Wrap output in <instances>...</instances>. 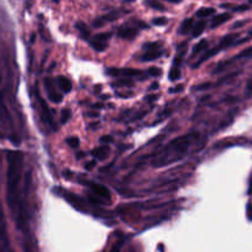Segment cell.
Masks as SVG:
<instances>
[{"instance_id":"1","label":"cell","mask_w":252,"mask_h":252,"mask_svg":"<svg viewBox=\"0 0 252 252\" xmlns=\"http://www.w3.org/2000/svg\"><path fill=\"white\" fill-rule=\"evenodd\" d=\"M24 156L19 151H10L8 156V183H6V200L15 219L16 226L24 229L26 222L25 207L20 192V182L23 176Z\"/></svg>"},{"instance_id":"2","label":"cell","mask_w":252,"mask_h":252,"mask_svg":"<svg viewBox=\"0 0 252 252\" xmlns=\"http://www.w3.org/2000/svg\"><path fill=\"white\" fill-rule=\"evenodd\" d=\"M197 136L198 134H188L183 135V136L181 137H177L176 140H173V141L168 145L167 150L164 151L163 156H161L158 159L154 161V164H156V166H164V164H167L168 157H171V158H169V163L179 159L182 157V155H184L188 151L189 146H190L192 142L197 139Z\"/></svg>"},{"instance_id":"3","label":"cell","mask_w":252,"mask_h":252,"mask_svg":"<svg viewBox=\"0 0 252 252\" xmlns=\"http://www.w3.org/2000/svg\"><path fill=\"white\" fill-rule=\"evenodd\" d=\"M0 245L4 250H9V237H8V230H6V220L5 215H4L3 207L0 203Z\"/></svg>"},{"instance_id":"4","label":"cell","mask_w":252,"mask_h":252,"mask_svg":"<svg viewBox=\"0 0 252 252\" xmlns=\"http://www.w3.org/2000/svg\"><path fill=\"white\" fill-rule=\"evenodd\" d=\"M37 98H38V103H40V109H41V115H42V120L50 126L51 129L56 130V126H55V121H53L52 118V114H51V110L48 109L47 104L46 101L43 100L42 96L40 94H37Z\"/></svg>"},{"instance_id":"5","label":"cell","mask_w":252,"mask_h":252,"mask_svg":"<svg viewBox=\"0 0 252 252\" xmlns=\"http://www.w3.org/2000/svg\"><path fill=\"white\" fill-rule=\"evenodd\" d=\"M110 32L99 33V35H96L95 37H94V40L91 42L92 47L95 51H98V52H103V51L108 47V40L110 38Z\"/></svg>"},{"instance_id":"6","label":"cell","mask_w":252,"mask_h":252,"mask_svg":"<svg viewBox=\"0 0 252 252\" xmlns=\"http://www.w3.org/2000/svg\"><path fill=\"white\" fill-rule=\"evenodd\" d=\"M86 184H89V188L92 189V192L94 193V195H96L99 198H103V199H110V192L104 186L93 183V182H87Z\"/></svg>"},{"instance_id":"7","label":"cell","mask_w":252,"mask_h":252,"mask_svg":"<svg viewBox=\"0 0 252 252\" xmlns=\"http://www.w3.org/2000/svg\"><path fill=\"white\" fill-rule=\"evenodd\" d=\"M45 86H46V91H47L48 98H50L52 101H55V103H61V101H62V96H61V94L58 93L57 89H56L52 79L51 78L46 79Z\"/></svg>"},{"instance_id":"8","label":"cell","mask_w":252,"mask_h":252,"mask_svg":"<svg viewBox=\"0 0 252 252\" xmlns=\"http://www.w3.org/2000/svg\"><path fill=\"white\" fill-rule=\"evenodd\" d=\"M109 74L114 77H123V78H132V77L141 76V72L136 69H109Z\"/></svg>"},{"instance_id":"9","label":"cell","mask_w":252,"mask_h":252,"mask_svg":"<svg viewBox=\"0 0 252 252\" xmlns=\"http://www.w3.org/2000/svg\"><path fill=\"white\" fill-rule=\"evenodd\" d=\"M57 86L63 93H69L72 91V82L64 76H60L57 78Z\"/></svg>"},{"instance_id":"10","label":"cell","mask_w":252,"mask_h":252,"mask_svg":"<svg viewBox=\"0 0 252 252\" xmlns=\"http://www.w3.org/2000/svg\"><path fill=\"white\" fill-rule=\"evenodd\" d=\"M118 33L121 38H129V40H131V38H134L137 35V30L134 28H129V26H124V28L119 30Z\"/></svg>"},{"instance_id":"11","label":"cell","mask_w":252,"mask_h":252,"mask_svg":"<svg viewBox=\"0 0 252 252\" xmlns=\"http://www.w3.org/2000/svg\"><path fill=\"white\" fill-rule=\"evenodd\" d=\"M109 152H110V149H109L108 145H104V146H100V147H96V149H94L93 151H92V155H93L95 158L98 159H104L108 157Z\"/></svg>"},{"instance_id":"12","label":"cell","mask_w":252,"mask_h":252,"mask_svg":"<svg viewBox=\"0 0 252 252\" xmlns=\"http://www.w3.org/2000/svg\"><path fill=\"white\" fill-rule=\"evenodd\" d=\"M230 19L229 14H220V15H217L214 19L212 20V28H218L221 24H224L225 21H227Z\"/></svg>"},{"instance_id":"13","label":"cell","mask_w":252,"mask_h":252,"mask_svg":"<svg viewBox=\"0 0 252 252\" xmlns=\"http://www.w3.org/2000/svg\"><path fill=\"white\" fill-rule=\"evenodd\" d=\"M162 55V51L161 50H155V51H147L144 56H142V61H155L157 60L158 57H161Z\"/></svg>"},{"instance_id":"14","label":"cell","mask_w":252,"mask_h":252,"mask_svg":"<svg viewBox=\"0 0 252 252\" xmlns=\"http://www.w3.org/2000/svg\"><path fill=\"white\" fill-rule=\"evenodd\" d=\"M207 46H208V41L207 40H202L197 46H194V50H193L192 53V57H197L202 51L207 50Z\"/></svg>"},{"instance_id":"15","label":"cell","mask_w":252,"mask_h":252,"mask_svg":"<svg viewBox=\"0 0 252 252\" xmlns=\"http://www.w3.org/2000/svg\"><path fill=\"white\" fill-rule=\"evenodd\" d=\"M193 36L194 37H198V36H200L203 33V31L205 30V21H199V23L195 24V26H193Z\"/></svg>"},{"instance_id":"16","label":"cell","mask_w":252,"mask_h":252,"mask_svg":"<svg viewBox=\"0 0 252 252\" xmlns=\"http://www.w3.org/2000/svg\"><path fill=\"white\" fill-rule=\"evenodd\" d=\"M214 13H215V10L213 8H202L197 11V14H195V15H197L198 18L203 19V18H208V16L213 15Z\"/></svg>"},{"instance_id":"17","label":"cell","mask_w":252,"mask_h":252,"mask_svg":"<svg viewBox=\"0 0 252 252\" xmlns=\"http://www.w3.org/2000/svg\"><path fill=\"white\" fill-rule=\"evenodd\" d=\"M193 24H194V20H193V19H187L186 21H183V24H182L181 26V32H188V31L193 28Z\"/></svg>"},{"instance_id":"18","label":"cell","mask_w":252,"mask_h":252,"mask_svg":"<svg viewBox=\"0 0 252 252\" xmlns=\"http://www.w3.org/2000/svg\"><path fill=\"white\" fill-rule=\"evenodd\" d=\"M77 29H78L79 32H81L82 37H83V38H88L89 37V30L87 29V26L84 25L83 23H81V21H79V23H77Z\"/></svg>"},{"instance_id":"19","label":"cell","mask_w":252,"mask_h":252,"mask_svg":"<svg viewBox=\"0 0 252 252\" xmlns=\"http://www.w3.org/2000/svg\"><path fill=\"white\" fill-rule=\"evenodd\" d=\"M179 77H181V71H179V68L172 67L171 72H169V79H171V81H177V79H179Z\"/></svg>"},{"instance_id":"20","label":"cell","mask_w":252,"mask_h":252,"mask_svg":"<svg viewBox=\"0 0 252 252\" xmlns=\"http://www.w3.org/2000/svg\"><path fill=\"white\" fill-rule=\"evenodd\" d=\"M146 4L150 6V8L156 9V10H161V11L164 10L163 5H162V4H159V3H157V1H155V0H147Z\"/></svg>"},{"instance_id":"21","label":"cell","mask_w":252,"mask_h":252,"mask_svg":"<svg viewBox=\"0 0 252 252\" xmlns=\"http://www.w3.org/2000/svg\"><path fill=\"white\" fill-rule=\"evenodd\" d=\"M145 50L147 51H155V50H161V43L158 42H150V43H146V45L144 46Z\"/></svg>"},{"instance_id":"22","label":"cell","mask_w":252,"mask_h":252,"mask_svg":"<svg viewBox=\"0 0 252 252\" xmlns=\"http://www.w3.org/2000/svg\"><path fill=\"white\" fill-rule=\"evenodd\" d=\"M71 118V110L69 109H63L62 110V118H61V123L66 124Z\"/></svg>"},{"instance_id":"23","label":"cell","mask_w":252,"mask_h":252,"mask_svg":"<svg viewBox=\"0 0 252 252\" xmlns=\"http://www.w3.org/2000/svg\"><path fill=\"white\" fill-rule=\"evenodd\" d=\"M67 144H68L72 149H76L79 145V140L77 139V137H68V139H67Z\"/></svg>"},{"instance_id":"24","label":"cell","mask_w":252,"mask_h":252,"mask_svg":"<svg viewBox=\"0 0 252 252\" xmlns=\"http://www.w3.org/2000/svg\"><path fill=\"white\" fill-rule=\"evenodd\" d=\"M154 24H155V25H158V26H161V25H166V24H167V19H166V18H158V19H155V20H154Z\"/></svg>"},{"instance_id":"25","label":"cell","mask_w":252,"mask_h":252,"mask_svg":"<svg viewBox=\"0 0 252 252\" xmlns=\"http://www.w3.org/2000/svg\"><path fill=\"white\" fill-rule=\"evenodd\" d=\"M149 73L151 74L152 77H156V76H159V74H161V69H158V68H151L149 71Z\"/></svg>"},{"instance_id":"26","label":"cell","mask_w":252,"mask_h":252,"mask_svg":"<svg viewBox=\"0 0 252 252\" xmlns=\"http://www.w3.org/2000/svg\"><path fill=\"white\" fill-rule=\"evenodd\" d=\"M113 141V137L111 136H104V137H101V142H111Z\"/></svg>"},{"instance_id":"27","label":"cell","mask_w":252,"mask_h":252,"mask_svg":"<svg viewBox=\"0 0 252 252\" xmlns=\"http://www.w3.org/2000/svg\"><path fill=\"white\" fill-rule=\"evenodd\" d=\"M249 9V6L246 5H242V6H237V8H234L235 11H242V10H247Z\"/></svg>"},{"instance_id":"28","label":"cell","mask_w":252,"mask_h":252,"mask_svg":"<svg viewBox=\"0 0 252 252\" xmlns=\"http://www.w3.org/2000/svg\"><path fill=\"white\" fill-rule=\"evenodd\" d=\"M166 1H169V3H173V4H177V3H181L182 0H166Z\"/></svg>"},{"instance_id":"29","label":"cell","mask_w":252,"mask_h":252,"mask_svg":"<svg viewBox=\"0 0 252 252\" xmlns=\"http://www.w3.org/2000/svg\"><path fill=\"white\" fill-rule=\"evenodd\" d=\"M53 1H55V3H58V0H53Z\"/></svg>"},{"instance_id":"30","label":"cell","mask_w":252,"mask_h":252,"mask_svg":"<svg viewBox=\"0 0 252 252\" xmlns=\"http://www.w3.org/2000/svg\"><path fill=\"white\" fill-rule=\"evenodd\" d=\"M251 3H252V0H251Z\"/></svg>"}]
</instances>
